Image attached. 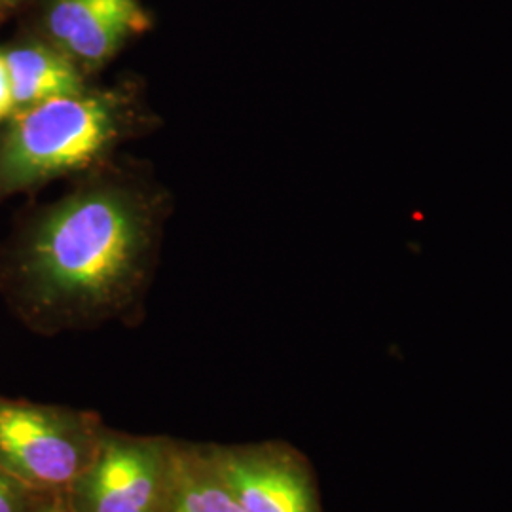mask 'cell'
Listing matches in <instances>:
<instances>
[{"instance_id":"cell-1","label":"cell","mask_w":512,"mask_h":512,"mask_svg":"<svg viewBox=\"0 0 512 512\" xmlns=\"http://www.w3.org/2000/svg\"><path fill=\"white\" fill-rule=\"evenodd\" d=\"M150 251L145 205L124 188L95 186L42 220L25 260L38 304L65 319H99L126 308Z\"/></svg>"},{"instance_id":"cell-2","label":"cell","mask_w":512,"mask_h":512,"mask_svg":"<svg viewBox=\"0 0 512 512\" xmlns=\"http://www.w3.org/2000/svg\"><path fill=\"white\" fill-rule=\"evenodd\" d=\"M126 129L128 110L116 93L82 92L21 110L0 143V192L84 169Z\"/></svg>"},{"instance_id":"cell-3","label":"cell","mask_w":512,"mask_h":512,"mask_svg":"<svg viewBox=\"0 0 512 512\" xmlns=\"http://www.w3.org/2000/svg\"><path fill=\"white\" fill-rule=\"evenodd\" d=\"M103 433L90 412L0 401V469L25 488L65 494L92 463Z\"/></svg>"},{"instance_id":"cell-4","label":"cell","mask_w":512,"mask_h":512,"mask_svg":"<svg viewBox=\"0 0 512 512\" xmlns=\"http://www.w3.org/2000/svg\"><path fill=\"white\" fill-rule=\"evenodd\" d=\"M173 440L103 433L69 490L74 512H164Z\"/></svg>"},{"instance_id":"cell-5","label":"cell","mask_w":512,"mask_h":512,"mask_svg":"<svg viewBox=\"0 0 512 512\" xmlns=\"http://www.w3.org/2000/svg\"><path fill=\"white\" fill-rule=\"evenodd\" d=\"M243 512H323L306 458L283 442L209 446Z\"/></svg>"},{"instance_id":"cell-6","label":"cell","mask_w":512,"mask_h":512,"mask_svg":"<svg viewBox=\"0 0 512 512\" xmlns=\"http://www.w3.org/2000/svg\"><path fill=\"white\" fill-rule=\"evenodd\" d=\"M48 31L57 48L82 67H99L148 19L137 0H52Z\"/></svg>"},{"instance_id":"cell-7","label":"cell","mask_w":512,"mask_h":512,"mask_svg":"<svg viewBox=\"0 0 512 512\" xmlns=\"http://www.w3.org/2000/svg\"><path fill=\"white\" fill-rule=\"evenodd\" d=\"M164 512H243L209 446L173 442Z\"/></svg>"},{"instance_id":"cell-8","label":"cell","mask_w":512,"mask_h":512,"mask_svg":"<svg viewBox=\"0 0 512 512\" xmlns=\"http://www.w3.org/2000/svg\"><path fill=\"white\" fill-rule=\"evenodd\" d=\"M6 55L16 109L86 92L76 63L59 48L21 46Z\"/></svg>"},{"instance_id":"cell-9","label":"cell","mask_w":512,"mask_h":512,"mask_svg":"<svg viewBox=\"0 0 512 512\" xmlns=\"http://www.w3.org/2000/svg\"><path fill=\"white\" fill-rule=\"evenodd\" d=\"M23 484L0 469V512H25Z\"/></svg>"},{"instance_id":"cell-10","label":"cell","mask_w":512,"mask_h":512,"mask_svg":"<svg viewBox=\"0 0 512 512\" xmlns=\"http://www.w3.org/2000/svg\"><path fill=\"white\" fill-rule=\"evenodd\" d=\"M16 110L18 109H16V101H14L6 55L0 54V120H6Z\"/></svg>"},{"instance_id":"cell-11","label":"cell","mask_w":512,"mask_h":512,"mask_svg":"<svg viewBox=\"0 0 512 512\" xmlns=\"http://www.w3.org/2000/svg\"><path fill=\"white\" fill-rule=\"evenodd\" d=\"M37 512H74L69 492L52 495V499L46 505H42Z\"/></svg>"},{"instance_id":"cell-12","label":"cell","mask_w":512,"mask_h":512,"mask_svg":"<svg viewBox=\"0 0 512 512\" xmlns=\"http://www.w3.org/2000/svg\"><path fill=\"white\" fill-rule=\"evenodd\" d=\"M4 2H6V0H4Z\"/></svg>"}]
</instances>
